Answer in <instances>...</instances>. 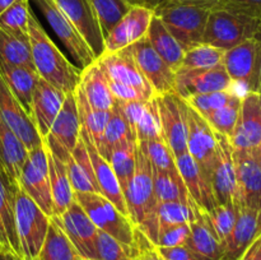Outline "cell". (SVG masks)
I'll return each instance as SVG.
<instances>
[{
    "instance_id": "obj_1",
    "label": "cell",
    "mask_w": 261,
    "mask_h": 260,
    "mask_svg": "<svg viewBox=\"0 0 261 260\" xmlns=\"http://www.w3.org/2000/svg\"><path fill=\"white\" fill-rule=\"evenodd\" d=\"M28 38L38 75L64 93L75 91L81 82V70L59 50L32 13L28 20Z\"/></svg>"
},
{
    "instance_id": "obj_2",
    "label": "cell",
    "mask_w": 261,
    "mask_h": 260,
    "mask_svg": "<svg viewBox=\"0 0 261 260\" xmlns=\"http://www.w3.org/2000/svg\"><path fill=\"white\" fill-rule=\"evenodd\" d=\"M124 196L130 221L153 244L157 245L160 223L157 214L158 201L153 188V170L149 160L139 145L137 148L134 176L124 193Z\"/></svg>"
},
{
    "instance_id": "obj_3",
    "label": "cell",
    "mask_w": 261,
    "mask_h": 260,
    "mask_svg": "<svg viewBox=\"0 0 261 260\" xmlns=\"http://www.w3.org/2000/svg\"><path fill=\"white\" fill-rule=\"evenodd\" d=\"M48 223L50 217L18 185L15 190V228L23 260H37Z\"/></svg>"
},
{
    "instance_id": "obj_4",
    "label": "cell",
    "mask_w": 261,
    "mask_h": 260,
    "mask_svg": "<svg viewBox=\"0 0 261 260\" xmlns=\"http://www.w3.org/2000/svg\"><path fill=\"white\" fill-rule=\"evenodd\" d=\"M261 20L222 9L211 10L201 43L227 51L259 33Z\"/></svg>"
},
{
    "instance_id": "obj_5",
    "label": "cell",
    "mask_w": 261,
    "mask_h": 260,
    "mask_svg": "<svg viewBox=\"0 0 261 260\" xmlns=\"http://www.w3.org/2000/svg\"><path fill=\"white\" fill-rule=\"evenodd\" d=\"M209 14V9L184 4L178 0L167 3L154 10L155 17L162 20L168 32L185 50L201 43Z\"/></svg>"
},
{
    "instance_id": "obj_6",
    "label": "cell",
    "mask_w": 261,
    "mask_h": 260,
    "mask_svg": "<svg viewBox=\"0 0 261 260\" xmlns=\"http://www.w3.org/2000/svg\"><path fill=\"white\" fill-rule=\"evenodd\" d=\"M74 199L84 209L94 226L122 244L133 246L135 226L130 218L98 193H74Z\"/></svg>"
},
{
    "instance_id": "obj_7",
    "label": "cell",
    "mask_w": 261,
    "mask_h": 260,
    "mask_svg": "<svg viewBox=\"0 0 261 260\" xmlns=\"http://www.w3.org/2000/svg\"><path fill=\"white\" fill-rule=\"evenodd\" d=\"M33 3L38 8L46 22L48 23L56 37L66 48L70 58L81 68V71L91 65L93 61H96L97 58L93 51L91 50L88 43L83 40L73 23L61 12L55 0H33Z\"/></svg>"
},
{
    "instance_id": "obj_8",
    "label": "cell",
    "mask_w": 261,
    "mask_h": 260,
    "mask_svg": "<svg viewBox=\"0 0 261 260\" xmlns=\"http://www.w3.org/2000/svg\"><path fill=\"white\" fill-rule=\"evenodd\" d=\"M18 185L48 217L54 216L47 153L43 144L28 152L27 160L20 171Z\"/></svg>"
},
{
    "instance_id": "obj_9",
    "label": "cell",
    "mask_w": 261,
    "mask_h": 260,
    "mask_svg": "<svg viewBox=\"0 0 261 260\" xmlns=\"http://www.w3.org/2000/svg\"><path fill=\"white\" fill-rule=\"evenodd\" d=\"M184 110H185L186 132H188V139H186L188 152L211 178L214 161H216L217 148H218L217 133L206 121L205 117L201 116L185 99H184Z\"/></svg>"
},
{
    "instance_id": "obj_10",
    "label": "cell",
    "mask_w": 261,
    "mask_h": 260,
    "mask_svg": "<svg viewBox=\"0 0 261 260\" xmlns=\"http://www.w3.org/2000/svg\"><path fill=\"white\" fill-rule=\"evenodd\" d=\"M81 121L76 110L74 92L65 94L63 107L56 116L48 134L43 138V145L54 155L66 163L79 139Z\"/></svg>"
},
{
    "instance_id": "obj_11",
    "label": "cell",
    "mask_w": 261,
    "mask_h": 260,
    "mask_svg": "<svg viewBox=\"0 0 261 260\" xmlns=\"http://www.w3.org/2000/svg\"><path fill=\"white\" fill-rule=\"evenodd\" d=\"M261 56V41L254 37L227 50L223 66L234 86L245 92H256Z\"/></svg>"
},
{
    "instance_id": "obj_12",
    "label": "cell",
    "mask_w": 261,
    "mask_h": 260,
    "mask_svg": "<svg viewBox=\"0 0 261 260\" xmlns=\"http://www.w3.org/2000/svg\"><path fill=\"white\" fill-rule=\"evenodd\" d=\"M96 61L110 81L133 87L147 99H153L157 96L149 82L140 71L129 46L116 53H103Z\"/></svg>"
},
{
    "instance_id": "obj_13",
    "label": "cell",
    "mask_w": 261,
    "mask_h": 260,
    "mask_svg": "<svg viewBox=\"0 0 261 260\" xmlns=\"http://www.w3.org/2000/svg\"><path fill=\"white\" fill-rule=\"evenodd\" d=\"M155 103L160 114L163 139L171 148L175 158L178 157L188 152L184 98L176 93H165L155 96Z\"/></svg>"
},
{
    "instance_id": "obj_14",
    "label": "cell",
    "mask_w": 261,
    "mask_h": 260,
    "mask_svg": "<svg viewBox=\"0 0 261 260\" xmlns=\"http://www.w3.org/2000/svg\"><path fill=\"white\" fill-rule=\"evenodd\" d=\"M234 83L227 74L223 64L212 69H178L175 76V93L181 98L194 94L213 93V92L232 91Z\"/></svg>"
},
{
    "instance_id": "obj_15",
    "label": "cell",
    "mask_w": 261,
    "mask_h": 260,
    "mask_svg": "<svg viewBox=\"0 0 261 260\" xmlns=\"http://www.w3.org/2000/svg\"><path fill=\"white\" fill-rule=\"evenodd\" d=\"M133 56L157 96L165 93H175L176 73L161 58L150 45L148 37H143L138 42L129 46Z\"/></svg>"
},
{
    "instance_id": "obj_16",
    "label": "cell",
    "mask_w": 261,
    "mask_h": 260,
    "mask_svg": "<svg viewBox=\"0 0 261 260\" xmlns=\"http://www.w3.org/2000/svg\"><path fill=\"white\" fill-rule=\"evenodd\" d=\"M217 140H218V148L211 173L212 190L217 204L234 203L237 196V178L233 160V145L229 138L219 133H217Z\"/></svg>"
},
{
    "instance_id": "obj_17",
    "label": "cell",
    "mask_w": 261,
    "mask_h": 260,
    "mask_svg": "<svg viewBox=\"0 0 261 260\" xmlns=\"http://www.w3.org/2000/svg\"><path fill=\"white\" fill-rule=\"evenodd\" d=\"M237 196L234 204L261 212V168L252 150L234 149Z\"/></svg>"
},
{
    "instance_id": "obj_18",
    "label": "cell",
    "mask_w": 261,
    "mask_h": 260,
    "mask_svg": "<svg viewBox=\"0 0 261 260\" xmlns=\"http://www.w3.org/2000/svg\"><path fill=\"white\" fill-rule=\"evenodd\" d=\"M0 117L22 140L28 152L43 144L42 138L38 134L33 120L10 91L2 74H0Z\"/></svg>"
},
{
    "instance_id": "obj_19",
    "label": "cell",
    "mask_w": 261,
    "mask_h": 260,
    "mask_svg": "<svg viewBox=\"0 0 261 260\" xmlns=\"http://www.w3.org/2000/svg\"><path fill=\"white\" fill-rule=\"evenodd\" d=\"M234 149L256 150L261 145V94L245 92L231 139Z\"/></svg>"
},
{
    "instance_id": "obj_20",
    "label": "cell",
    "mask_w": 261,
    "mask_h": 260,
    "mask_svg": "<svg viewBox=\"0 0 261 260\" xmlns=\"http://www.w3.org/2000/svg\"><path fill=\"white\" fill-rule=\"evenodd\" d=\"M55 3L88 43L96 58L102 55L105 40L91 0H55Z\"/></svg>"
},
{
    "instance_id": "obj_21",
    "label": "cell",
    "mask_w": 261,
    "mask_h": 260,
    "mask_svg": "<svg viewBox=\"0 0 261 260\" xmlns=\"http://www.w3.org/2000/svg\"><path fill=\"white\" fill-rule=\"evenodd\" d=\"M59 218L66 236L73 242L79 255L87 259H97L96 236L98 228L75 199Z\"/></svg>"
},
{
    "instance_id": "obj_22",
    "label": "cell",
    "mask_w": 261,
    "mask_h": 260,
    "mask_svg": "<svg viewBox=\"0 0 261 260\" xmlns=\"http://www.w3.org/2000/svg\"><path fill=\"white\" fill-rule=\"evenodd\" d=\"M154 12L143 7H132L127 14L105 38L103 53H116L145 37Z\"/></svg>"
},
{
    "instance_id": "obj_23",
    "label": "cell",
    "mask_w": 261,
    "mask_h": 260,
    "mask_svg": "<svg viewBox=\"0 0 261 260\" xmlns=\"http://www.w3.org/2000/svg\"><path fill=\"white\" fill-rule=\"evenodd\" d=\"M115 106L130 125L137 142L163 138L155 97L149 101L116 102Z\"/></svg>"
},
{
    "instance_id": "obj_24",
    "label": "cell",
    "mask_w": 261,
    "mask_h": 260,
    "mask_svg": "<svg viewBox=\"0 0 261 260\" xmlns=\"http://www.w3.org/2000/svg\"><path fill=\"white\" fill-rule=\"evenodd\" d=\"M79 135H81L82 140H83L84 145H86L89 160H91L92 166H93L94 175H96V180L99 188V194L105 196L107 200L111 201L119 209L120 213H122L125 217L129 218V212H127L124 193H122L121 188H120V184L117 181V177L115 175L114 170H112L111 165L99 154L93 140H92L91 135L88 134V132L84 127L81 126Z\"/></svg>"
},
{
    "instance_id": "obj_25",
    "label": "cell",
    "mask_w": 261,
    "mask_h": 260,
    "mask_svg": "<svg viewBox=\"0 0 261 260\" xmlns=\"http://www.w3.org/2000/svg\"><path fill=\"white\" fill-rule=\"evenodd\" d=\"M65 94L66 93H64L63 91L47 83L41 76L36 83L32 94L31 117L42 139L48 134L56 116L60 112Z\"/></svg>"
},
{
    "instance_id": "obj_26",
    "label": "cell",
    "mask_w": 261,
    "mask_h": 260,
    "mask_svg": "<svg viewBox=\"0 0 261 260\" xmlns=\"http://www.w3.org/2000/svg\"><path fill=\"white\" fill-rule=\"evenodd\" d=\"M260 233L261 212L239 206L236 223L224 244L222 260H239Z\"/></svg>"
},
{
    "instance_id": "obj_27",
    "label": "cell",
    "mask_w": 261,
    "mask_h": 260,
    "mask_svg": "<svg viewBox=\"0 0 261 260\" xmlns=\"http://www.w3.org/2000/svg\"><path fill=\"white\" fill-rule=\"evenodd\" d=\"M189 226L190 235L186 246L190 249L196 260H222L223 247L212 226L208 212L196 204L195 217Z\"/></svg>"
},
{
    "instance_id": "obj_28",
    "label": "cell",
    "mask_w": 261,
    "mask_h": 260,
    "mask_svg": "<svg viewBox=\"0 0 261 260\" xmlns=\"http://www.w3.org/2000/svg\"><path fill=\"white\" fill-rule=\"evenodd\" d=\"M176 166L190 198L206 212L212 211L217 205V201L214 199L208 175L201 170L189 152L176 157Z\"/></svg>"
},
{
    "instance_id": "obj_29",
    "label": "cell",
    "mask_w": 261,
    "mask_h": 260,
    "mask_svg": "<svg viewBox=\"0 0 261 260\" xmlns=\"http://www.w3.org/2000/svg\"><path fill=\"white\" fill-rule=\"evenodd\" d=\"M17 186L13 185L7 176L0 171V246L22 257L17 228H15Z\"/></svg>"
},
{
    "instance_id": "obj_30",
    "label": "cell",
    "mask_w": 261,
    "mask_h": 260,
    "mask_svg": "<svg viewBox=\"0 0 261 260\" xmlns=\"http://www.w3.org/2000/svg\"><path fill=\"white\" fill-rule=\"evenodd\" d=\"M28 150L22 140L0 117V171L13 185H18Z\"/></svg>"
},
{
    "instance_id": "obj_31",
    "label": "cell",
    "mask_w": 261,
    "mask_h": 260,
    "mask_svg": "<svg viewBox=\"0 0 261 260\" xmlns=\"http://www.w3.org/2000/svg\"><path fill=\"white\" fill-rule=\"evenodd\" d=\"M84 96L88 99L89 105L98 111H112L115 107L114 96L110 89L109 81L105 75L103 70L97 61L84 68L81 71V82H79Z\"/></svg>"
},
{
    "instance_id": "obj_32",
    "label": "cell",
    "mask_w": 261,
    "mask_h": 260,
    "mask_svg": "<svg viewBox=\"0 0 261 260\" xmlns=\"http://www.w3.org/2000/svg\"><path fill=\"white\" fill-rule=\"evenodd\" d=\"M66 171L74 193H98L99 188L94 175L93 166L81 135L73 153L66 161Z\"/></svg>"
},
{
    "instance_id": "obj_33",
    "label": "cell",
    "mask_w": 261,
    "mask_h": 260,
    "mask_svg": "<svg viewBox=\"0 0 261 260\" xmlns=\"http://www.w3.org/2000/svg\"><path fill=\"white\" fill-rule=\"evenodd\" d=\"M0 74L10 91L13 92L19 103L31 116L32 110V94L36 83L40 79V75L36 70L28 69L25 66L10 65L0 60ZM32 119V117H31Z\"/></svg>"
},
{
    "instance_id": "obj_34",
    "label": "cell",
    "mask_w": 261,
    "mask_h": 260,
    "mask_svg": "<svg viewBox=\"0 0 261 260\" xmlns=\"http://www.w3.org/2000/svg\"><path fill=\"white\" fill-rule=\"evenodd\" d=\"M147 37L158 55L171 66L173 71H177L182 65L185 48L168 32L167 28L158 17H153L148 30Z\"/></svg>"
},
{
    "instance_id": "obj_35",
    "label": "cell",
    "mask_w": 261,
    "mask_h": 260,
    "mask_svg": "<svg viewBox=\"0 0 261 260\" xmlns=\"http://www.w3.org/2000/svg\"><path fill=\"white\" fill-rule=\"evenodd\" d=\"M81 257L73 242L66 236L60 218L51 216L47 233L37 260H81Z\"/></svg>"
},
{
    "instance_id": "obj_36",
    "label": "cell",
    "mask_w": 261,
    "mask_h": 260,
    "mask_svg": "<svg viewBox=\"0 0 261 260\" xmlns=\"http://www.w3.org/2000/svg\"><path fill=\"white\" fill-rule=\"evenodd\" d=\"M46 148V147H45ZM50 176L51 195H53L54 216L60 217L74 201V191L69 180L66 165L46 148Z\"/></svg>"
},
{
    "instance_id": "obj_37",
    "label": "cell",
    "mask_w": 261,
    "mask_h": 260,
    "mask_svg": "<svg viewBox=\"0 0 261 260\" xmlns=\"http://www.w3.org/2000/svg\"><path fill=\"white\" fill-rule=\"evenodd\" d=\"M138 142L135 138H129L114 147L110 154L109 163L111 165L122 193H125L134 176L137 163Z\"/></svg>"
},
{
    "instance_id": "obj_38",
    "label": "cell",
    "mask_w": 261,
    "mask_h": 260,
    "mask_svg": "<svg viewBox=\"0 0 261 260\" xmlns=\"http://www.w3.org/2000/svg\"><path fill=\"white\" fill-rule=\"evenodd\" d=\"M74 97H75L76 110H78L81 126L88 132L94 145L97 147L102 139L105 126H106L107 121H109L110 116H111V111H98V110H94L89 105L88 99L86 98L79 84L75 88V91H74Z\"/></svg>"
},
{
    "instance_id": "obj_39",
    "label": "cell",
    "mask_w": 261,
    "mask_h": 260,
    "mask_svg": "<svg viewBox=\"0 0 261 260\" xmlns=\"http://www.w3.org/2000/svg\"><path fill=\"white\" fill-rule=\"evenodd\" d=\"M0 60L36 70L28 37H19L0 28ZM37 71V70H36Z\"/></svg>"
},
{
    "instance_id": "obj_40",
    "label": "cell",
    "mask_w": 261,
    "mask_h": 260,
    "mask_svg": "<svg viewBox=\"0 0 261 260\" xmlns=\"http://www.w3.org/2000/svg\"><path fill=\"white\" fill-rule=\"evenodd\" d=\"M129 138H135L134 133L125 120V117L121 115V112L115 106L111 111V116H110L109 121L105 126L101 142L96 147L97 150L109 162L110 154H111L114 147H116L117 144L124 142L125 139H129Z\"/></svg>"
},
{
    "instance_id": "obj_41",
    "label": "cell",
    "mask_w": 261,
    "mask_h": 260,
    "mask_svg": "<svg viewBox=\"0 0 261 260\" xmlns=\"http://www.w3.org/2000/svg\"><path fill=\"white\" fill-rule=\"evenodd\" d=\"M153 188L158 203L188 201L190 196L180 172L166 173L153 170Z\"/></svg>"
},
{
    "instance_id": "obj_42",
    "label": "cell",
    "mask_w": 261,
    "mask_h": 260,
    "mask_svg": "<svg viewBox=\"0 0 261 260\" xmlns=\"http://www.w3.org/2000/svg\"><path fill=\"white\" fill-rule=\"evenodd\" d=\"M91 4L98 19L103 40L132 9L126 0H91Z\"/></svg>"
},
{
    "instance_id": "obj_43",
    "label": "cell",
    "mask_w": 261,
    "mask_h": 260,
    "mask_svg": "<svg viewBox=\"0 0 261 260\" xmlns=\"http://www.w3.org/2000/svg\"><path fill=\"white\" fill-rule=\"evenodd\" d=\"M138 145L147 155L154 171L166 173L178 172L175 155L163 138L149 140V142H138Z\"/></svg>"
},
{
    "instance_id": "obj_44",
    "label": "cell",
    "mask_w": 261,
    "mask_h": 260,
    "mask_svg": "<svg viewBox=\"0 0 261 260\" xmlns=\"http://www.w3.org/2000/svg\"><path fill=\"white\" fill-rule=\"evenodd\" d=\"M242 94L237 92L233 96V98L224 105L221 109L216 110L212 114H209L205 117L206 121L211 124V126L216 130L219 134L224 135V137L231 139L233 135L234 127L237 125V120L240 116V110H241V102H242Z\"/></svg>"
},
{
    "instance_id": "obj_45",
    "label": "cell",
    "mask_w": 261,
    "mask_h": 260,
    "mask_svg": "<svg viewBox=\"0 0 261 260\" xmlns=\"http://www.w3.org/2000/svg\"><path fill=\"white\" fill-rule=\"evenodd\" d=\"M226 51L217 48L206 43H199L185 51L182 65L180 69L198 70V69H212L223 64Z\"/></svg>"
},
{
    "instance_id": "obj_46",
    "label": "cell",
    "mask_w": 261,
    "mask_h": 260,
    "mask_svg": "<svg viewBox=\"0 0 261 260\" xmlns=\"http://www.w3.org/2000/svg\"><path fill=\"white\" fill-rule=\"evenodd\" d=\"M196 203L189 196L188 201H166L158 203L157 214L160 227L190 223L195 217Z\"/></svg>"
},
{
    "instance_id": "obj_47",
    "label": "cell",
    "mask_w": 261,
    "mask_h": 260,
    "mask_svg": "<svg viewBox=\"0 0 261 260\" xmlns=\"http://www.w3.org/2000/svg\"><path fill=\"white\" fill-rule=\"evenodd\" d=\"M31 13L28 0H15L0 14V28L19 37H28Z\"/></svg>"
},
{
    "instance_id": "obj_48",
    "label": "cell",
    "mask_w": 261,
    "mask_h": 260,
    "mask_svg": "<svg viewBox=\"0 0 261 260\" xmlns=\"http://www.w3.org/2000/svg\"><path fill=\"white\" fill-rule=\"evenodd\" d=\"M237 209H239V206L234 203L217 204L212 211L208 212L212 226L216 231L222 247H224V244H226L227 239L231 235L234 223H236Z\"/></svg>"
},
{
    "instance_id": "obj_49",
    "label": "cell",
    "mask_w": 261,
    "mask_h": 260,
    "mask_svg": "<svg viewBox=\"0 0 261 260\" xmlns=\"http://www.w3.org/2000/svg\"><path fill=\"white\" fill-rule=\"evenodd\" d=\"M96 254L98 260H133L132 247L101 229L96 236Z\"/></svg>"
},
{
    "instance_id": "obj_50",
    "label": "cell",
    "mask_w": 261,
    "mask_h": 260,
    "mask_svg": "<svg viewBox=\"0 0 261 260\" xmlns=\"http://www.w3.org/2000/svg\"><path fill=\"white\" fill-rule=\"evenodd\" d=\"M236 93V89H232V91L213 92V93L194 94V96H190L184 99L191 107H194L201 116L206 117L209 114H212L213 111H216V110L221 109L224 105L228 103Z\"/></svg>"
},
{
    "instance_id": "obj_51",
    "label": "cell",
    "mask_w": 261,
    "mask_h": 260,
    "mask_svg": "<svg viewBox=\"0 0 261 260\" xmlns=\"http://www.w3.org/2000/svg\"><path fill=\"white\" fill-rule=\"evenodd\" d=\"M189 235H190V226H189V223L160 227V229H158L157 245L155 246H182V245H186V242H188Z\"/></svg>"
},
{
    "instance_id": "obj_52",
    "label": "cell",
    "mask_w": 261,
    "mask_h": 260,
    "mask_svg": "<svg viewBox=\"0 0 261 260\" xmlns=\"http://www.w3.org/2000/svg\"><path fill=\"white\" fill-rule=\"evenodd\" d=\"M214 9L227 10L261 20V0H219Z\"/></svg>"
},
{
    "instance_id": "obj_53",
    "label": "cell",
    "mask_w": 261,
    "mask_h": 260,
    "mask_svg": "<svg viewBox=\"0 0 261 260\" xmlns=\"http://www.w3.org/2000/svg\"><path fill=\"white\" fill-rule=\"evenodd\" d=\"M132 254L133 260H161L155 245L138 227L134 229Z\"/></svg>"
},
{
    "instance_id": "obj_54",
    "label": "cell",
    "mask_w": 261,
    "mask_h": 260,
    "mask_svg": "<svg viewBox=\"0 0 261 260\" xmlns=\"http://www.w3.org/2000/svg\"><path fill=\"white\" fill-rule=\"evenodd\" d=\"M107 81H109L110 89H111V93L116 102L149 101V99L145 98L140 92H138L137 89L133 88V87L125 86V84L117 83V82L110 81V79H107Z\"/></svg>"
},
{
    "instance_id": "obj_55",
    "label": "cell",
    "mask_w": 261,
    "mask_h": 260,
    "mask_svg": "<svg viewBox=\"0 0 261 260\" xmlns=\"http://www.w3.org/2000/svg\"><path fill=\"white\" fill-rule=\"evenodd\" d=\"M161 260H196L193 252L186 245L173 247L155 246Z\"/></svg>"
},
{
    "instance_id": "obj_56",
    "label": "cell",
    "mask_w": 261,
    "mask_h": 260,
    "mask_svg": "<svg viewBox=\"0 0 261 260\" xmlns=\"http://www.w3.org/2000/svg\"><path fill=\"white\" fill-rule=\"evenodd\" d=\"M239 260H261V233Z\"/></svg>"
},
{
    "instance_id": "obj_57",
    "label": "cell",
    "mask_w": 261,
    "mask_h": 260,
    "mask_svg": "<svg viewBox=\"0 0 261 260\" xmlns=\"http://www.w3.org/2000/svg\"><path fill=\"white\" fill-rule=\"evenodd\" d=\"M126 2L132 7H143L154 12L157 8L162 7V5L167 4L170 2H173V0H126Z\"/></svg>"
},
{
    "instance_id": "obj_58",
    "label": "cell",
    "mask_w": 261,
    "mask_h": 260,
    "mask_svg": "<svg viewBox=\"0 0 261 260\" xmlns=\"http://www.w3.org/2000/svg\"><path fill=\"white\" fill-rule=\"evenodd\" d=\"M180 3L188 5H195V7L205 8V9L213 10L218 5L219 0H178Z\"/></svg>"
},
{
    "instance_id": "obj_59",
    "label": "cell",
    "mask_w": 261,
    "mask_h": 260,
    "mask_svg": "<svg viewBox=\"0 0 261 260\" xmlns=\"http://www.w3.org/2000/svg\"><path fill=\"white\" fill-rule=\"evenodd\" d=\"M0 260H23L22 257L18 256L17 254L0 247Z\"/></svg>"
},
{
    "instance_id": "obj_60",
    "label": "cell",
    "mask_w": 261,
    "mask_h": 260,
    "mask_svg": "<svg viewBox=\"0 0 261 260\" xmlns=\"http://www.w3.org/2000/svg\"><path fill=\"white\" fill-rule=\"evenodd\" d=\"M256 38H259L261 41V28L259 31V33H257L256 36H255ZM256 93L261 94V56H260V66H259V76H257V87H256Z\"/></svg>"
},
{
    "instance_id": "obj_61",
    "label": "cell",
    "mask_w": 261,
    "mask_h": 260,
    "mask_svg": "<svg viewBox=\"0 0 261 260\" xmlns=\"http://www.w3.org/2000/svg\"><path fill=\"white\" fill-rule=\"evenodd\" d=\"M14 2L15 0H0V14H2L5 9H8Z\"/></svg>"
},
{
    "instance_id": "obj_62",
    "label": "cell",
    "mask_w": 261,
    "mask_h": 260,
    "mask_svg": "<svg viewBox=\"0 0 261 260\" xmlns=\"http://www.w3.org/2000/svg\"><path fill=\"white\" fill-rule=\"evenodd\" d=\"M255 152V155H256V160H257V163H259L260 168H261V145L259 148H257L256 150H254Z\"/></svg>"
},
{
    "instance_id": "obj_63",
    "label": "cell",
    "mask_w": 261,
    "mask_h": 260,
    "mask_svg": "<svg viewBox=\"0 0 261 260\" xmlns=\"http://www.w3.org/2000/svg\"><path fill=\"white\" fill-rule=\"evenodd\" d=\"M81 260H98V259H87V257H81Z\"/></svg>"
},
{
    "instance_id": "obj_64",
    "label": "cell",
    "mask_w": 261,
    "mask_h": 260,
    "mask_svg": "<svg viewBox=\"0 0 261 260\" xmlns=\"http://www.w3.org/2000/svg\"><path fill=\"white\" fill-rule=\"evenodd\" d=\"M0 247H2V246H0ZM2 249H3V247H2Z\"/></svg>"
}]
</instances>
